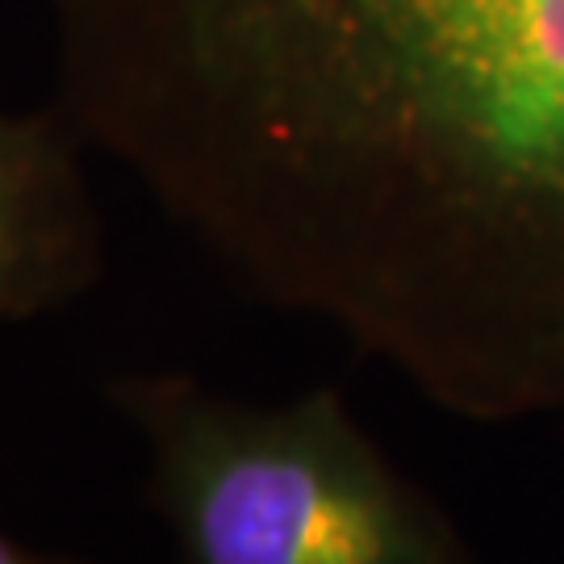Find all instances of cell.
Returning <instances> with one entry per match:
<instances>
[{
  "label": "cell",
  "instance_id": "6da1fadb",
  "mask_svg": "<svg viewBox=\"0 0 564 564\" xmlns=\"http://www.w3.org/2000/svg\"><path fill=\"white\" fill-rule=\"evenodd\" d=\"M59 109L435 410H564V0H55Z\"/></svg>",
  "mask_w": 564,
  "mask_h": 564
},
{
  "label": "cell",
  "instance_id": "7a4b0ae2",
  "mask_svg": "<svg viewBox=\"0 0 564 564\" xmlns=\"http://www.w3.org/2000/svg\"><path fill=\"white\" fill-rule=\"evenodd\" d=\"M105 393L139 435L176 564H473L335 384L242 402L193 372H126Z\"/></svg>",
  "mask_w": 564,
  "mask_h": 564
},
{
  "label": "cell",
  "instance_id": "3957f363",
  "mask_svg": "<svg viewBox=\"0 0 564 564\" xmlns=\"http://www.w3.org/2000/svg\"><path fill=\"white\" fill-rule=\"evenodd\" d=\"M84 155L59 105L0 109V326L59 314L105 276V218Z\"/></svg>",
  "mask_w": 564,
  "mask_h": 564
},
{
  "label": "cell",
  "instance_id": "277c9868",
  "mask_svg": "<svg viewBox=\"0 0 564 564\" xmlns=\"http://www.w3.org/2000/svg\"><path fill=\"white\" fill-rule=\"evenodd\" d=\"M0 564H88L80 556H63V552H42V547L25 544L18 535H9L0 527Z\"/></svg>",
  "mask_w": 564,
  "mask_h": 564
}]
</instances>
